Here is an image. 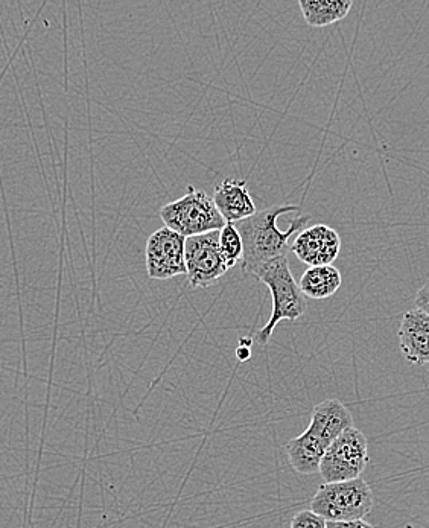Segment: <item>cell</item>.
<instances>
[{
	"label": "cell",
	"instance_id": "obj_13",
	"mask_svg": "<svg viewBox=\"0 0 429 528\" xmlns=\"http://www.w3.org/2000/svg\"><path fill=\"white\" fill-rule=\"evenodd\" d=\"M341 277L338 268L334 265H323V267H309L300 279L299 287L306 299L323 300L329 299L340 290Z\"/></svg>",
	"mask_w": 429,
	"mask_h": 528
},
{
	"label": "cell",
	"instance_id": "obj_16",
	"mask_svg": "<svg viewBox=\"0 0 429 528\" xmlns=\"http://www.w3.org/2000/svg\"><path fill=\"white\" fill-rule=\"evenodd\" d=\"M291 528H328V522L309 510H300L291 519Z\"/></svg>",
	"mask_w": 429,
	"mask_h": 528
},
{
	"label": "cell",
	"instance_id": "obj_1",
	"mask_svg": "<svg viewBox=\"0 0 429 528\" xmlns=\"http://www.w3.org/2000/svg\"><path fill=\"white\" fill-rule=\"evenodd\" d=\"M299 212V206L294 204H282V206L267 207L259 210L253 217L235 223L236 230L242 238L244 244V256H242L241 268L245 274L252 268L273 259L286 256L288 252V242L296 233L302 232L311 217L300 215L293 220L288 230H280L277 227V220L282 215Z\"/></svg>",
	"mask_w": 429,
	"mask_h": 528
},
{
	"label": "cell",
	"instance_id": "obj_3",
	"mask_svg": "<svg viewBox=\"0 0 429 528\" xmlns=\"http://www.w3.org/2000/svg\"><path fill=\"white\" fill-rule=\"evenodd\" d=\"M375 506L372 487L363 478L325 483L312 497L311 510L326 522L361 521Z\"/></svg>",
	"mask_w": 429,
	"mask_h": 528
},
{
	"label": "cell",
	"instance_id": "obj_2",
	"mask_svg": "<svg viewBox=\"0 0 429 528\" xmlns=\"http://www.w3.org/2000/svg\"><path fill=\"white\" fill-rule=\"evenodd\" d=\"M247 276L261 280L262 284L267 285L273 297V311H271L270 320L256 334V341L259 344H267L280 322L283 320L296 322L302 319L308 309V302H306L305 294L300 290L299 282L291 273L290 262L286 256H280V258L252 268Z\"/></svg>",
	"mask_w": 429,
	"mask_h": 528
},
{
	"label": "cell",
	"instance_id": "obj_5",
	"mask_svg": "<svg viewBox=\"0 0 429 528\" xmlns=\"http://www.w3.org/2000/svg\"><path fill=\"white\" fill-rule=\"evenodd\" d=\"M369 463V443L363 431L352 427L332 442L321 460V478L325 483L356 480Z\"/></svg>",
	"mask_w": 429,
	"mask_h": 528
},
{
	"label": "cell",
	"instance_id": "obj_11",
	"mask_svg": "<svg viewBox=\"0 0 429 528\" xmlns=\"http://www.w3.org/2000/svg\"><path fill=\"white\" fill-rule=\"evenodd\" d=\"M352 427V413L338 399H328V401L320 402V404L312 408L308 431L318 437V439L328 443L329 446L344 431Z\"/></svg>",
	"mask_w": 429,
	"mask_h": 528
},
{
	"label": "cell",
	"instance_id": "obj_6",
	"mask_svg": "<svg viewBox=\"0 0 429 528\" xmlns=\"http://www.w3.org/2000/svg\"><path fill=\"white\" fill-rule=\"evenodd\" d=\"M186 276L192 288H209L230 270L220 249V230L186 238Z\"/></svg>",
	"mask_w": 429,
	"mask_h": 528
},
{
	"label": "cell",
	"instance_id": "obj_20",
	"mask_svg": "<svg viewBox=\"0 0 429 528\" xmlns=\"http://www.w3.org/2000/svg\"><path fill=\"white\" fill-rule=\"evenodd\" d=\"M253 340L250 337L239 338V346L252 347Z\"/></svg>",
	"mask_w": 429,
	"mask_h": 528
},
{
	"label": "cell",
	"instance_id": "obj_10",
	"mask_svg": "<svg viewBox=\"0 0 429 528\" xmlns=\"http://www.w3.org/2000/svg\"><path fill=\"white\" fill-rule=\"evenodd\" d=\"M212 200L226 223H238L258 212L245 180H224L215 188Z\"/></svg>",
	"mask_w": 429,
	"mask_h": 528
},
{
	"label": "cell",
	"instance_id": "obj_12",
	"mask_svg": "<svg viewBox=\"0 0 429 528\" xmlns=\"http://www.w3.org/2000/svg\"><path fill=\"white\" fill-rule=\"evenodd\" d=\"M329 445L309 433L308 430L286 443L285 451L294 471L300 475H314L320 472L321 460Z\"/></svg>",
	"mask_w": 429,
	"mask_h": 528
},
{
	"label": "cell",
	"instance_id": "obj_19",
	"mask_svg": "<svg viewBox=\"0 0 429 528\" xmlns=\"http://www.w3.org/2000/svg\"><path fill=\"white\" fill-rule=\"evenodd\" d=\"M250 357H252V350H250V347L238 346V349H236V358H238L239 361H248L250 360Z\"/></svg>",
	"mask_w": 429,
	"mask_h": 528
},
{
	"label": "cell",
	"instance_id": "obj_17",
	"mask_svg": "<svg viewBox=\"0 0 429 528\" xmlns=\"http://www.w3.org/2000/svg\"><path fill=\"white\" fill-rule=\"evenodd\" d=\"M416 308L429 315V284L417 291Z\"/></svg>",
	"mask_w": 429,
	"mask_h": 528
},
{
	"label": "cell",
	"instance_id": "obj_18",
	"mask_svg": "<svg viewBox=\"0 0 429 528\" xmlns=\"http://www.w3.org/2000/svg\"><path fill=\"white\" fill-rule=\"evenodd\" d=\"M328 528H375L369 522L364 521H350V522H328Z\"/></svg>",
	"mask_w": 429,
	"mask_h": 528
},
{
	"label": "cell",
	"instance_id": "obj_14",
	"mask_svg": "<svg viewBox=\"0 0 429 528\" xmlns=\"http://www.w3.org/2000/svg\"><path fill=\"white\" fill-rule=\"evenodd\" d=\"M303 17L312 28H325L349 14L352 0H300Z\"/></svg>",
	"mask_w": 429,
	"mask_h": 528
},
{
	"label": "cell",
	"instance_id": "obj_9",
	"mask_svg": "<svg viewBox=\"0 0 429 528\" xmlns=\"http://www.w3.org/2000/svg\"><path fill=\"white\" fill-rule=\"evenodd\" d=\"M399 347L408 363L429 364V315L414 308L405 312L398 331Z\"/></svg>",
	"mask_w": 429,
	"mask_h": 528
},
{
	"label": "cell",
	"instance_id": "obj_15",
	"mask_svg": "<svg viewBox=\"0 0 429 528\" xmlns=\"http://www.w3.org/2000/svg\"><path fill=\"white\" fill-rule=\"evenodd\" d=\"M220 249L229 268L235 267L244 256V244L235 224L227 223L220 230Z\"/></svg>",
	"mask_w": 429,
	"mask_h": 528
},
{
	"label": "cell",
	"instance_id": "obj_4",
	"mask_svg": "<svg viewBox=\"0 0 429 528\" xmlns=\"http://www.w3.org/2000/svg\"><path fill=\"white\" fill-rule=\"evenodd\" d=\"M159 217L165 227L183 238L217 232L227 224L212 198L191 185L182 198L165 204L159 210Z\"/></svg>",
	"mask_w": 429,
	"mask_h": 528
},
{
	"label": "cell",
	"instance_id": "obj_7",
	"mask_svg": "<svg viewBox=\"0 0 429 528\" xmlns=\"http://www.w3.org/2000/svg\"><path fill=\"white\" fill-rule=\"evenodd\" d=\"M186 238L168 227L157 230L148 238L147 273L153 280H169L186 274Z\"/></svg>",
	"mask_w": 429,
	"mask_h": 528
},
{
	"label": "cell",
	"instance_id": "obj_8",
	"mask_svg": "<svg viewBox=\"0 0 429 528\" xmlns=\"http://www.w3.org/2000/svg\"><path fill=\"white\" fill-rule=\"evenodd\" d=\"M340 250V235L326 224H315L303 229L291 245V252L308 267L332 265L340 255Z\"/></svg>",
	"mask_w": 429,
	"mask_h": 528
}]
</instances>
